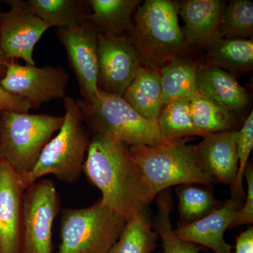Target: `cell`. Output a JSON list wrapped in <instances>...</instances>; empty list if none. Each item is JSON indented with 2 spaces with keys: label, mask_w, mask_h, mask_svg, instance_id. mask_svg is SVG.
<instances>
[{
  "label": "cell",
  "mask_w": 253,
  "mask_h": 253,
  "mask_svg": "<svg viewBox=\"0 0 253 253\" xmlns=\"http://www.w3.org/2000/svg\"><path fill=\"white\" fill-rule=\"evenodd\" d=\"M88 181L102 194L101 203L126 220L154 201L129 147L111 136L93 134L83 166Z\"/></svg>",
  "instance_id": "1"
},
{
  "label": "cell",
  "mask_w": 253,
  "mask_h": 253,
  "mask_svg": "<svg viewBox=\"0 0 253 253\" xmlns=\"http://www.w3.org/2000/svg\"><path fill=\"white\" fill-rule=\"evenodd\" d=\"M63 106L66 113L59 133L46 145L33 170L21 176L26 188L47 174L73 183L83 172L91 139L78 100L66 96Z\"/></svg>",
  "instance_id": "2"
},
{
  "label": "cell",
  "mask_w": 253,
  "mask_h": 253,
  "mask_svg": "<svg viewBox=\"0 0 253 253\" xmlns=\"http://www.w3.org/2000/svg\"><path fill=\"white\" fill-rule=\"evenodd\" d=\"M185 139L167 140L154 146H129L134 161L140 168L153 197L174 185L203 184L214 181L201 167L194 145Z\"/></svg>",
  "instance_id": "3"
},
{
  "label": "cell",
  "mask_w": 253,
  "mask_h": 253,
  "mask_svg": "<svg viewBox=\"0 0 253 253\" xmlns=\"http://www.w3.org/2000/svg\"><path fill=\"white\" fill-rule=\"evenodd\" d=\"M178 4L146 0L134 13L130 38L142 63L162 67L187 45L178 21Z\"/></svg>",
  "instance_id": "4"
},
{
  "label": "cell",
  "mask_w": 253,
  "mask_h": 253,
  "mask_svg": "<svg viewBox=\"0 0 253 253\" xmlns=\"http://www.w3.org/2000/svg\"><path fill=\"white\" fill-rule=\"evenodd\" d=\"M63 116L0 112V160L23 176L33 170Z\"/></svg>",
  "instance_id": "5"
},
{
  "label": "cell",
  "mask_w": 253,
  "mask_h": 253,
  "mask_svg": "<svg viewBox=\"0 0 253 253\" xmlns=\"http://www.w3.org/2000/svg\"><path fill=\"white\" fill-rule=\"evenodd\" d=\"M84 123L94 133H102L121 141L128 147L139 145L154 146L168 140L158 123L143 118L122 96L99 91L93 104L77 99Z\"/></svg>",
  "instance_id": "6"
},
{
  "label": "cell",
  "mask_w": 253,
  "mask_h": 253,
  "mask_svg": "<svg viewBox=\"0 0 253 253\" xmlns=\"http://www.w3.org/2000/svg\"><path fill=\"white\" fill-rule=\"evenodd\" d=\"M126 221L106 207L101 199L90 207L63 210L57 253H107Z\"/></svg>",
  "instance_id": "7"
},
{
  "label": "cell",
  "mask_w": 253,
  "mask_h": 253,
  "mask_svg": "<svg viewBox=\"0 0 253 253\" xmlns=\"http://www.w3.org/2000/svg\"><path fill=\"white\" fill-rule=\"evenodd\" d=\"M60 208L59 193L50 179H41L26 188L21 253H52L53 224Z\"/></svg>",
  "instance_id": "8"
},
{
  "label": "cell",
  "mask_w": 253,
  "mask_h": 253,
  "mask_svg": "<svg viewBox=\"0 0 253 253\" xmlns=\"http://www.w3.org/2000/svg\"><path fill=\"white\" fill-rule=\"evenodd\" d=\"M69 80L61 66L39 68L7 60L0 83L9 94L26 99L32 109H38L43 103L64 99Z\"/></svg>",
  "instance_id": "9"
},
{
  "label": "cell",
  "mask_w": 253,
  "mask_h": 253,
  "mask_svg": "<svg viewBox=\"0 0 253 253\" xmlns=\"http://www.w3.org/2000/svg\"><path fill=\"white\" fill-rule=\"evenodd\" d=\"M99 91L123 96L142 60L129 35H98Z\"/></svg>",
  "instance_id": "10"
},
{
  "label": "cell",
  "mask_w": 253,
  "mask_h": 253,
  "mask_svg": "<svg viewBox=\"0 0 253 253\" xmlns=\"http://www.w3.org/2000/svg\"><path fill=\"white\" fill-rule=\"evenodd\" d=\"M4 1L10 9L0 14V48L6 59H21L36 66L35 46L51 26L33 13L27 1Z\"/></svg>",
  "instance_id": "11"
},
{
  "label": "cell",
  "mask_w": 253,
  "mask_h": 253,
  "mask_svg": "<svg viewBox=\"0 0 253 253\" xmlns=\"http://www.w3.org/2000/svg\"><path fill=\"white\" fill-rule=\"evenodd\" d=\"M56 33L66 50L68 63L77 78L82 99L93 104L99 95V33L89 21L78 27L57 29Z\"/></svg>",
  "instance_id": "12"
},
{
  "label": "cell",
  "mask_w": 253,
  "mask_h": 253,
  "mask_svg": "<svg viewBox=\"0 0 253 253\" xmlns=\"http://www.w3.org/2000/svg\"><path fill=\"white\" fill-rule=\"evenodd\" d=\"M21 175L0 160V251L21 253L23 198Z\"/></svg>",
  "instance_id": "13"
},
{
  "label": "cell",
  "mask_w": 253,
  "mask_h": 253,
  "mask_svg": "<svg viewBox=\"0 0 253 253\" xmlns=\"http://www.w3.org/2000/svg\"><path fill=\"white\" fill-rule=\"evenodd\" d=\"M238 136L235 129L212 133L203 136V141L194 146L201 167L214 182L234 184L239 167Z\"/></svg>",
  "instance_id": "14"
},
{
  "label": "cell",
  "mask_w": 253,
  "mask_h": 253,
  "mask_svg": "<svg viewBox=\"0 0 253 253\" xmlns=\"http://www.w3.org/2000/svg\"><path fill=\"white\" fill-rule=\"evenodd\" d=\"M243 205L244 200L231 197L222 207L199 220L180 226L174 230V234L179 239L205 246L214 253H233V246L224 241V234Z\"/></svg>",
  "instance_id": "15"
},
{
  "label": "cell",
  "mask_w": 253,
  "mask_h": 253,
  "mask_svg": "<svg viewBox=\"0 0 253 253\" xmlns=\"http://www.w3.org/2000/svg\"><path fill=\"white\" fill-rule=\"evenodd\" d=\"M226 1L186 0L178 4L185 26L182 32L186 44L211 46L221 39L219 25Z\"/></svg>",
  "instance_id": "16"
},
{
  "label": "cell",
  "mask_w": 253,
  "mask_h": 253,
  "mask_svg": "<svg viewBox=\"0 0 253 253\" xmlns=\"http://www.w3.org/2000/svg\"><path fill=\"white\" fill-rule=\"evenodd\" d=\"M123 98L138 114L158 123L162 110L160 68L153 65L141 64Z\"/></svg>",
  "instance_id": "17"
},
{
  "label": "cell",
  "mask_w": 253,
  "mask_h": 253,
  "mask_svg": "<svg viewBox=\"0 0 253 253\" xmlns=\"http://www.w3.org/2000/svg\"><path fill=\"white\" fill-rule=\"evenodd\" d=\"M197 86L203 94L230 112L241 111L249 103L246 91L234 76L216 66L198 69Z\"/></svg>",
  "instance_id": "18"
},
{
  "label": "cell",
  "mask_w": 253,
  "mask_h": 253,
  "mask_svg": "<svg viewBox=\"0 0 253 253\" xmlns=\"http://www.w3.org/2000/svg\"><path fill=\"white\" fill-rule=\"evenodd\" d=\"M91 14L88 18L99 34L106 36H130L132 16L139 0H89Z\"/></svg>",
  "instance_id": "19"
},
{
  "label": "cell",
  "mask_w": 253,
  "mask_h": 253,
  "mask_svg": "<svg viewBox=\"0 0 253 253\" xmlns=\"http://www.w3.org/2000/svg\"><path fill=\"white\" fill-rule=\"evenodd\" d=\"M198 69L194 63L179 57L160 68L162 109L174 100L192 99L198 91Z\"/></svg>",
  "instance_id": "20"
},
{
  "label": "cell",
  "mask_w": 253,
  "mask_h": 253,
  "mask_svg": "<svg viewBox=\"0 0 253 253\" xmlns=\"http://www.w3.org/2000/svg\"><path fill=\"white\" fill-rule=\"evenodd\" d=\"M38 17L58 29L78 27L88 21L91 14L89 0H28Z\"/></svg>",
  "instance_id": "21"
},
{
  "label": "cell",
  "mask_w": 253,
  "mask_h": 253,
  "mask_svg": "<svg viewBox=\"0 0 253 253\" xmlns=\"http://www.w3.org/2000/svg\"><path fill=\"white\" fill-rule=\"evenodd\" d=\"M158 238L146 211H142L127 219L119 239L107 253H152Z\"/></svg>",
  "instance_id": "22"
},
{
  "label": "cell",
  "mask_w": 253,
  "mask_h": 253,
  "mask_svg": "<svg viewBox=\"0 0 253 253\" xmlns=\"http://www.w3.org/2000/svg\"><path fill=\"white\" fill-rule=\"evenodd\" d=\"M210 46L212 66L234 73H244L253 66L252 39L221 38Z\"/></svg>",
  "instance_id": "23"
},
{
  "label": "cell",
  "mask_w": 253,
  "mask_h": 253,
  "mask_svg": "<svg viewBox=\"0 0 253 253\" xmlns=\"http://www.w3.org/2000/svg\"><path fill=\"white\" fill-rule=\"evenodd\" d=\"M190 104L193 123L200 136L231 130L234 123L232 113L199 89Z\"/></svg>",
  "instance_id": "24"
},
{
  "label": "cell",
  "mask_w": 253,
  "mask_h": 253,
  "mask_svg": "<svg viewBox=\"0 0 253 253\" xmlns=\"http://www.w3.org/2000/svg\"><path fill=\"white\" fill-rule=\"evenodd\" d=\"M158 126L168 140L200 136L193 123L190 101L186 100H174L166 104L160 113Z\"/></svg>",
  "instance_id": "25"
},
{
  "label": "cell",
  "mask_w": 253,
  "mask_h": 253,
  "mask_svg": "<svg viewBox=\"0 0 253 253\" xmlns=\"http://www.w3.org/2000/svg\"><path fill=\"white\" fill-rule=\"evenodd\" d=\"M219 32L227 39H251L253 36V4L249 0H231L221 14Z\"/></svg>",
  "instance_id": "26"
},
{
  "label": "cell",
  "mask_w": 253,
  "mask_h": 253,
  "mask_svg": "<svg viewBox=\"0 0 253 253\" xmlns=\"http://www.w3.org/2000/svg\"><path fill=\"white\" fill-rule=\"evenodd\" d=\"M176 191L180 218L186 223L184 225L199 220L217 209V201L210 190L194 184H183Z\"/></svg>",
  "instance_id": "27"
},
{
  "label": "cell",
  "mask_w": 253,
  "mask_h": 253,
  "mask_svg": "<svg viewBox=\"0 0 253 253\" xmlns=\"http://www.w3.org/2000/svg\"><path fill=\"white\" fill-rule=\"evenodd\" d=\"M158 212L153 226L163 241V253H199L197 245L186 242L176 237L170 220L172 201L167 194L158 196Z\"/></svg>",
  "instance_id": "28"
},
{
  "label": "cell",
  "mask_w": 253,
  "mask_h": 253,
  "mask_svg": "<svg viewBox=\"0 0 253 253\" xmlns=\"http://www.w3.org/2000/svg\"><path fill=\"white\" fill-rule=\"evenodd\" d=\"M253 148V111L244 121V126L239 131L237 141V155L239 160L237 175L231 186L232 197L244 200L246 195L243 187L244 173L249 165L250 155Z\"/></svg>",
  "instance_id": "29"
},
{
  "label": "cell",
  "mask_w": 253,
  "mask_h": 253,
  "mask_svg": "<svg viewBox=\"0 0 253 253\" xmlns=\"http://www.w3.org/2000/svg\"><path fill=\"white\" fill-rule=\"evenodd\" d=\"M247 182V195L246 201L242 207L236 212L234 219L231 221L229 229L236 226L249 225L253 223V168L252 164H249L244 173Z\"/></svg>",
  "instance_id": "30"
},
{
  "label": "cell",
  "mask_w": 253,
  "mask_h": 253,
  "mask_svg": "<svg viewBox=\"0 0 253 253\" xmlns=\"http://www.w3.org/2000/svg\"><path fill=\"white\" fill-rule=\"evenodd\" d=\"M32 109L28 101L7 92L0 83V112L28 113Z\"/></svg>",
  "instance_id": "31"
},
{
  "label": "cell",
  "mask_w": 253,
  "mask_h": 253,
  "mask_svg": "<svg viewBox=\"0 0 253 253\" xmlns=\"http://www.w3.org/2000/svg\"><path fill=\"white\" fill-rule=\"evenodd\" d=\"M235 253H253V229L249 228L236 238Z\"/></svg>",
  "instance_id": "32"
},
{
  "label": "cell",
  "mask_w": 253,
  "mask_h": 253,
  "mask_svg": "<svg viewBox=\"0 0 253 253\" xmlns=\"http://www.w3.org/2000/svg\"><path fill=\"white\" fill-rule=\"evenodd\" d=\"M1 13V3H0V14ZM7 59L5 58L1 48H0V77H3L5 73V63L6 62Z\"/></svg>",
  "instance_id": "33"
},
{
  "label": "cell",
  "mask_w": 253,
  "mask_h": 253,
  "mask_svg": "<svg viewBox=\"0 0 253 253\" xmlns=\"http://www.w3.org/2000/svg\"><path fill=\"white\" fill-rule=\"evenodd\" d=\"M0 253H1V251H0Z\"/></svg>",
  "instance_id": "34"
}]
</instances>
